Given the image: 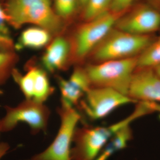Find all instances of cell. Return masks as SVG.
Listing matches in <instances>:
<instances>
[{
  "mask_svg": "<svg viewBox=\"0 0 160 160\" xmlns=\"http://www.w3.org/2000/svg\"><path fill=\"white\" fill-rule=\"evenodd\" d=\"M9 26L19 29L32 24L49 32L53 37L62 34L65 23L56 14L50 0H6L4 7Z\"/></svg>",
  "mask_w": 160,
  "mask_h": 160,
  "instance_id": "1",
  "label": "cell"
},
{
  "mask_svg": "<svg viewBox=\"0 0 160 160\" xmlns=\"http://www.w3.org/2000/svg\"><path fill=\"white\" fill-rule=\"evenodd\" d=\"M146 114L145 108L138 105L128 117L111 126L93 127L85 125L77 127L72 138L73 147L71 149V160H94L117 132Z\"/></svg>",
  "mask_w": 160,
  "mask_h": 160,
  "instance_id": "2",
  "label": "cell"
},
{
  "mask_svg": "<svg viewBox=\"0 0 160 160\" xmlns=\"http://www.w3.org/2000/svg\"><path fill=\"white\" fill-rule=\"evenodd\" d=\"M138 57L88 64L84 68L91 87L110 88L128 96Z\"/></svg>",
  "mask_w": 160,
  "mask_h": 160,
  "instance_id": "3",
  "label": "cell"
},
{
  "mask_svg": "<svg viewBox=\"0 0 160 160\" xmlns=\"http://www.w3.org/2000/svg\"><path fill=\"white\" fill-rule=\"evenodd\" d=\"M151 43L149 35H138L112 28L91 54L95 63L139 55Z\"/></svg>",
  "mask_w": 160,
  "mask_h": 160,
  "instance_id": "4",
  "label": "cell"
},
{
  "mask_svg": "<svg viewBox=\"0 0 160 160\" xmlns=\"http://www.w3.org/2000/svg\"><path fill=\"white\" fill-rule=\"evenodd\" d=\"M121 14L109 11L90 21L85 22L76 29L72 39L71 59L75 62L82 61L114 28Z\"/></svg>",
  "mask_w": 160,
  "mask_h": 160,
  "instance_id": "5",
  "label": "cell"
},
{
  "mask_svg": "<svg viewBox=\"0 0 160 160\" xmlns=\"http://www.w3.org/2000/svg\"><path fill=\"white\" fill-rule=\"evenodd\" d=\"M57 111L60 119V126L56 136L45 151L29 160H71L70 152L73 133L82 117L74 108L62 102Z\"/></svg>",
  "mask_w": 160,
  "mask_h": 160,
  "instance_id": "6",
  "label": "cell"
},
{
  "mask_svg": "<svg viewBox=\"0 0 160 160\" xmlns=\"http://www.w3.org/2000/svg\"><path fill=\"white\" fill-rule=\"evenodd\" d=\"M4 108L6 115L0 119L2 132L12 130L20 122L28 125L32 134L47 129L51 112L44 103L25 99L15 107L6 106Z\"/></svg>",
  "mask_w": 160,
  "mask_h": 160,
  "instance_id": "7",
  "label": "cell"
},
{
  "mask_svg": "<svg viewBox=\"0 0 160 160\" xmlns=\"http://www.w3.org/2000/svg\"><path fill=\"white\" fill-rule=\"evenodd\" d=\"M137 102L128 96L114 89L92 87L78 107L89 119L96 121L106 117L118 107Z\"/></svg>",
  "mask_w": 160,
  "mask_h": 160,
  "instance_id": "8",
  "label": "cell"
},
{
  "mask_svg": "<svg viewBox=\"0 0 160 160\" xmlns=\"http://www.w3.org/2000/svg\"><path fill=\"white\" fill-rule=\"evenodd\" d=\"M23 74L16 68L12 73L14 80L24 95L25 99L44 103L53 94L55 89L49 82L48 72L35 62H29Z\"/></svg>",
  "mask_w": 160,
  "mask_h": 160,
  "instance_id": "9",
  "label": "cell"
},
{
  "mask_svg": "<svg viewBox=\"0 0 160 160\" xmlns=\"http://www.w3.org/2000/svg\"><path fill=\"white\" fill-rule=\"evenodd\" d=\"M115 28L138 35H148L160 28V13L146 6H141L120 17Z\"/></svg>",
  "mask_w": 160,
  "mask_h": 160,
  "instance_id": "10",
  "label": "cell"
},
{
  "mask_svg": "<svg viewBox=\"0 0 160 160\" xmlns=\"http://www.w3.org/2000/svg\"><path fill=\"white\" fill-rule=\"evenodd\" d=\"M128 96L137 102L160 103V78L152 68L136 69Z\"/></svg>",
  "mask_w": 160,
  "mask_h": 160,
  "instance_id": "11",
  "label": "cell"
},
{
  "mask_svg": "<svg viewBox=\"0 0 160 160\" xmlns=\"http://www.w3.org/2000/svg\"><path fill=\"white\" fill-rule=\"evenodd\" d=\"M61 92V102L74 108L78 107L82 99L91 87L84 67L74 68L69 78L56 76Z\"/></svg>",
  "mask_w": 160,
  "mask_h": 160,
  "instance_id": "12",
  "label": "cell"
},
{
  "mask_svg": "<svg viewBox=\"0 0 160 160\" xmlns=\"http://www.w3.org/2000/svg\"><path fill=\"white\" fill-rule=\"evenodd\" d=\"M71 59V43L62 34L55 37L46 46L41 58V64L47 72L53 73L66 70Z\"/></svg>",
  "mask_w": 160,
  "mask_h": 160,
  "instance_id": "13",
  "label": "cell"
},
{
  "mask_svg": "<svg viewBox=\"0 0 160 160\" xmlns=\"http://www.w3.org/2000/svg\"><path fill=\"white\" fill-rule=\"evenodd\" d=\"M53 37L46 29L32 26L24 29L15 43V50L40 49L48 46Z\"/></svg>",
  "mask_w": 160,
  "mask_h": 160,
  "instance_id": "14",
  "label": "cell"
},
{
  "mask_svg": "<svg viewBox=\"0 0 160 160\" xmlns=\"http://www.w3.org/2000/svg\"><path fill=\"white\" fill-rule=\"evenodd\" d=\"M132 136L129 125L124 126L113 135L94 160H108L115 152L125 148Z\"/></svg>",
  "mask_w": 160,
  "mask_h": 160,
  "instance_id": "15",
  "label": "cell"
},
{
  "mask_svg": "<svg viewBox=\"0 0 160 160\" xmlns=\"http://www.w3.org/2000/svg\"><path fill=\"white\" fill-rule=\"evenodd\" d=\"M160 64V38L149 46L138 57L137 68H153Z\"/></svg>",
  "mask_w": 160,
  "mask_h": 160,
  "instance_id": "16",
  "label": "cell"
},
{
  "mask_svg": "<svg viewBox=\"0 0 160 160\" xmlns=\"http://www.w3.org/2000/svg\"><path fill=\"white\" fill-rule=\"evenodd\" d=\"M18 60V56L15 50H0V86L5 84L11 77Z\"/></svg>",
  "mask_w": 160,
  "mask_h": 160,
  "instance_id": "17",
  "label": "cell"
},
{
  "mask_svg": "<svg viewBox=\"0 0 160 160\" xmlns=\"http://www.w3.org/2000/svg\"><path fill=\"white\" fill-rule=\"evenodd\" d=\"M111 0H89L83 9V18L90 21L109 11Z\"/></svg>",
  "mask_w": 160,
  "mask_h": 160,
  "instance_id": "18",
  "label": "cell"
},
{
  "mask_svg": "<svg viewBox=\"0 0 160 160\" xmlns=\"http://www.w3.org/2000/svg\"><path fill=\"white\" fill-rule=\"evenodd\" d=\"M54 9L65 23L71 19L79 6V0H53Z\"/></svg>",
  "mask_w": 160,
  "mask_h": 160,
  "instance_id": "19",
  "label": "cell"
},
{
  "mask_svg": "<svg viewBox=\"0 0 160 160\" xmlns=\"http://www.w3.org/2000/svg\"><path fill=\"white\" fill-rule=\"evenodd\" d=\"M136 0H111L109 11L122 14Z\"/></svg>",
  "mask_w": 160,
  "mask_h": 160,
  "instance_id": "20",
  "label": "cell"
},
{
  "mask_svg": "<svg viewBox=\"0 0 160 160\" xmlns=\"http://www.w3.org/2000/svg\"><path fill=\"white\" fill-rule=\"evenodd\" d=\"M8 21V16L4 8L0 4V33L10 36Z\"/></svg>",
  "mask_w": 160,
  "mask_h": 160,
  "instance_id": "21",
  "label": "cell"
},
{
  "mask_svg": "<svg viewBox=\"0 0 160 160\" xmlns=\"http://www.w3.org/2000/svg\"><path fill=\"white\" fill-rule=\"evenodd\" d=\"M146 102V105L149 109L153 112H157L160 113V103L152 102Z\"/></svg>",
  "mask_w": 160,
  "mask_h": 160,
  "instance_id": "22",
  "label": "cell"
},
{
  "mask_svg": "<svg viewBox=\"0 0 160 160\" xmlns=\"http://www.w3.org/2000/svg\"><path fill=\"white\" fill-rule=\"evenodd\" d=\"M9 148V145L7 143H0V159L6 154Z\"/></svg>",
  "mask_w": 160,
  "mask_h": 160,
  "instance_id": "23",
  "label": "cell"
},
{
  "mask_svg": "<svg viewBox=\"0 0 160 160\" xmlns=\"http://www.w3.org/2000/svg\"><path fill=\"white\" fill-rule=\"evenodd\" d=\"M88 1L89 0H79L80 7L84 9V7L86 6V4L88 2Z\"/></svg>",
  "mask_w": 160,
  "mask_h": 160,
  "instance_id": "24",
  "label": "cell"
},
{
  "mask_svg": "<svg viewBox=\"0 0 160 160\" xmlns=\"http://www.w3.org/2000/svg\"><path fill=\"white\" fill-rule=\"evenodd\" d=\"M152 69L154 70L156 73L158 75V76L160 78V64L157 66H155Z\"/></svg>",
  "mask_w": 160,
  "mask_h": 160,
  "instance_id": "25",
  "label": "cell"
},
{
  "mask_svg": "<svg viewBox=\"0 0 160 160\" xmlns=\"http://www.w3.org/2000/svg\"><path fill=\"white\" fill-rule=\"evenodd\" d=\"M3 93V91L2 90H0V95L2 94Z\"/></svg>",
  "mask_w": 160,
  "mask_h": 160,
  "instance_id": "26",
  "label": "cell"
},
{
  "mask_svg": "<svg viewBox=\"0 0 160 160\" xmlns=\"http://www.w3.org/2000/svg\"><path fill=\"white\" fill-rule=\"evenodd\" d=\"M1 132H2V131H1V126H0V134H1Z\"/></svg>",
  "mask_w": 160,
  "mask_h": 160,
  "instance_id": "27",
  "label": "cell"
}]
</instances>
